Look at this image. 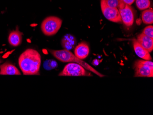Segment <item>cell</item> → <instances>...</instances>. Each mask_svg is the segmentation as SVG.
Listing matches in <instances>:
<instances>
[{
  "instance_id": "1",
  "label": "cell",
  "mask_w": 153,
  "mask_h": 115,
  "mask_svg": "<svg viewBox=\"0 0 153 115\" xmlns=\"http://www.w3.org/2000/svg\"><path fill=\"white\" fill-rule=\"evenodd\" d=\"M41 64L40 54L33 49L26 50L19 57V66L24 75H39Z\"/></svg>"
},
{
  "instance_id": "2",
  "label": "cell",
  "mask_w": 153,
  "mask_h": 115,
  "mask_svg": "<svg viewBox=\"0 0 153 115\" xmlns=\"http://www.w3.org/2000/svg\"><path fill=\"white\" fill-rule=\"evenodd\" d=\"M48 50L54 57L62 62H74V63H78L82 66L86 70H88L89 72H92L100 77L102 78L105 76L102 74L100 73L97 70L94 69L93 67L88 64L87 62L78 58L75 56L74 54L70 52V50L64 49L62 50Z\"/></svg>"
},
{
  "instance_id": "3",
  "label": "cell",
  "mask_w": 153,
  "mask_h": 115,
  "mask_svg": "<svg viewBox=\"0 0 153 115\" xmlns=\"http://www.w3.org/2000/svg\"><path fill=\"white\" fill-rule=\"evenodd\" d=\"M62 24V20L60 18L55 16H50L45 18L41 23V30L45 36H54L58 32Z\"/></svg>"
},
{
  "instance_id": "4",
  "label": "cell",
  "mask_w": 153,
  "mask_h": 115,
  "mask_svg": "<svg viewBox=\"0 0 153 115\" xmlns=\"http://www.w3.org/2000/svg\"><path fill=\"white\" fill-rule=\"evenodd\" d=\"M135 77L153 78V63L151 61L138 60L134 65Z\"/></svg>"
},
{
  "instance_id": "5",
  "label": "cell",
  "mask_w": 153,
  "mask_h": 115,
  "mask_svg": "<svg viewBox=\"0 0 153 115\" xmlns=\"http://www.w3.org/2000/svg\"><path fill=\"white\" fill-rule=\"evenodd\" d=\"M60 76H92L89 71L78 63L70 62L59 74Z\"/></svg>"
},
{
  "instance_id": "6",
  "label": "cell",
  "mask_w": 153,
  "mask_h": 115,
  "mask_svg": "<svg viewBox=\"0 0 153 115\" xmlns=\"http://www.w3.org/2000/svg\"><path fill=\"white\" fill-rule=\"evenodd\" d=\"M117 8L120 13L122 22L126 26H131L134 24V14L130 5L126 4L122 0H120Z\"/></svg>"
},
{
  "instance_id": "7",
  "label": "cell",
  "mask_w": 153,
  "mask_h": 115,
  "mask_svg": "<svg viewBox=\"0 0 153 115\" xmlns=\"http://www.w3.org/2000/svg\"><path fill=\"white\" fill-rule=\"evenodd\" d=\"M101 9L102 13L107 19L114 23H122V20L118 8H113L107 6L105 0H101Z\"/></svg>"
},
{
  "instance_id": "8",
  "label": "cell",
  "mask_w": 153,
  "mask_h": 115,
  "mask_svg": "<svg viewBox=\"0 0 153 115\" xmlns=\"http://www.w3.org/2000/svg\"><path fill=\"white\" fill-rule=\"evenodd\" d=\"M133 46L135 52L137 55L140 58L144 60L151 61L152 58L150 55V52L144 48L137 42V39H134L133 42Z\"/></svg>"
},
{
  "instance_id": "9",
  "label": "cell",
  "mask_w": 153,
  "mask_h": 115,
  "mask_svg": "<svg viewBox=\"0 0 153 115\" xmlns=\"http://www.w3.org/2000/svg\"><path fill=\"white\" fill-rule=\"evenodd\" d=\"M89 53V46L85 42H82L75 48V56L81 60L85 59L88 56Z\"/></svg>"
},
{
  "instance_id": "10",
  "label": "cell",
  "mask_w": 153,
  "mask_h": 115,
  "mask_svg": "<svg viewBox=\"0 0 153 115\" xmlns=\"http://www.w3.org/2000/svg\"><path fill=\"white\" fill-rule=\"evenodd\" d=\"M19 69L11 64L7 62L0 66V75H21Z\"/></svg>"
},
{
  "instance_id": "11",
  "label": "cell",
  "mask_w": 153,
  "mask_h": 115,
  "mask_svg": "<svg viewBox=\"0 0 153 115\" xmlns=\"http://www.w3.org/2000/svg\"><path fill=\"white\" fill-rule=\"evenodd\" d=\"M137 40L149 52H151L153 51V38L145 36L143 33H142L138 36Z\"/></svg>"
},
{
  "instance_id": "12",
  "label": "cell",
  "mask_w": 153,
  "mask_h": 115,
  "mask_svg": "<svg viewBox=\"0 0 153 115\" xmlns=\"http://www.w3.org/2000/svg\"><path fill=\"white\" fill-rule=\"evenodd\" d=\"M61 44L64 50H70L74 48L76 44V39L74 36L67 34L62 39Z\"/></svg>"
},
{
  "instance_id": "13",
  "label": "cell",
  "mask_w": 153,
  "mask_h": 115,
  "mask_svg": "<svg viewBox=\"0 0 153 115\" xmlns=\"http://www.w3.org/2000/svg\"><path fill=\"white\" fill-rule=\"evenodd\" d=\"M22 42V33L17 29L10 33L8 36V42L12 46L16 47L21 45Z\"/></svg>"
},
{
  "instance_id": "14",
  "label": "cell",
  "mask_w": 153,
  "mask_h": 115,
  "mask_svg": "<svg viewBox=\"0 0 153 115\" xmlns=\"http://www.w3.org/2000/svg\"><path fill=\"white\" fill-rule=\"evenodd\" d=\"M142 21L144 24H151L153 23V11L152 9L144 10L142 14Z\"/></svg>"
},
{
  "instance_id": "15",
  "label": "cell",
  "mask_w": 153,
  "mask_h": 115,
  "mask_svg": "<svg viewBox=\"0 0 153 115\" xmlns=\"http://www.w3.org/2000/svg\"><path fill=\"white\" fill-rule=\"evenodd\" d=\"M58 67V63L53 59L47 60L43 63V68L47 71H50L56 69Z\"/></svg>"
},
{
  "instance_id": "16",
  "label": "cell",
  "mask_w": 153,
  "mask_h": 115,
  "mask_svg": "<svg viewBox=\"0 0 153 115\" xmlns=\"http://www.w3.org/2000/svg\"><path fill=\"white\" fill-rule=\"evenodd\" d=\"M136 4L140 10H145L150 7V0H136Z\"/></svg>"
},
{
  "instance_id": "17",
  "label": "cell",
  "mask_w": 153,
  "mask_h": 115,
  "mask_svg": "<svg viewBox=\"0 0 153 115\" xmlns=\"http://www.w3.org/2000/svg\"><path fill=\"white\" fill-rule=\"evenodd\" d=\"M145 36L153 38V27L152 25H149L146 27L143 30L142 33Z\"/></svg>"
},
{
  "instance_id": "18",
  "label": "cell",
  "mask_w": 153,
  "mask_h": 115,
  "mask_svg": "<svg viewBox=\"0 0 153 115\" xmlns=\"http://www.w3.org/2000/svg\"><path fill=\"white\" fill-rule=\"evenodd\" d=\"M120 0H105V2L107 6L113 8H118Z\"/></svg>"
},
{
  "instance_id": "19",
  "label": "cell",
  "mask_w": 153,
  "mask_h": 115,
  "mask_svg": "<svg viewBox=\"0 0 153 115\" xmlns=\"http://www.w3.org/2000/svg\"><path fill=\"white\" fill-rule=\"evenodd\" d=\"M122 1L123 2H124L125 3H126V4L131 5L134 3L135 0H122Z\"/></svg>"
},
{
  "instance_id": "20",
  "label": "cell",
  "mask_w": 153,
  "mask_h": 115,
  "mask_svg": "<svg viewBox=\"0 0 153 115\" xmlns=\"http://www.w3.org/2000/svg\"><path fill=\"white\" fill-rule=\"evenodd\" d=\"M100 63V61L98 59H94L92 62V64L94 66H98Z\"/></svg>"
}]
</instances>
